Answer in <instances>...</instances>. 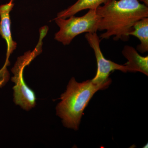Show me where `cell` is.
<instances>
[{"mask_svg":"<svg viewBox=\"0 0 148 148\" xmlns=\"http://www.w3.org/2000/svg\"><path fill=\"white\" fill-rule=\"evenodd\" d=\"M13 0L5 4L0 5V35L5 40L7 45V58L4 67L9 64L8 58L10 54L16 49V43L14 41L11 31V21L10 13L13 8Z\"/></svg>","mask_w":148,"mask_h":148,"instance_id":"8992f818","label":"cell"},{"mask_svg":"<svg viewBox=\"0 0 148 148\" xmlns=\"http://www.w3.org/2000/svg\"><path fill=\"white\" fill-rule=\"evenodd\" d=\"M127 62L124 64L127 72H139L148 75V56H143L130 46L125 45L122 51Z\"/></svg>","mask_w":148,"mask_h":148,"instance_id":"52a82bcc","label":"cell"},{"mask_svg":"<svg viewBox=\"0 0 148 148\" xmlns=\"http://www.w3.org/2000/svg\"><path fill=\"white\" fill-rule=\"evenodd\" d=\"M110 84L95 83L91 80L79 83L72 78L56 108V114L62 119L64 126L78 130L84 111L93 95L98 90L108 88Z\"/></svg>","mask_w":148,"mask_h":148,"instance_id":"7a4b0ae2","label":"cell"},{"mask_svg":"<svg viewBox=\"0 0 148 148\" xmlns=\"http://www.w3.org/2000/svg\"><path fill=\"white\" fill-rule=\"evenodd\" d=\"M139 1H140L144 3V4L148 7V0H139Z\"/></svg>","mask_w":148,"mask_h":148,"instance_id":"30bf717a","label":"cell"},{"mask_svg":"<svg viewBox=\"0 0 148 148\" xmlns=\"http://www.w3.org/2000/svg\"><path fill=\"white\" fill-rule=\"evenodd\" d=\"M111 0H77L74 4L57 14L56 18H66L85 10H96Z\"/></svg>","mask_w":148,"mask_h":148,"instance_id":"ba28073f","label":"cell"},{"mask_svg":"<svg viewBox=\"0 0 148 148\" xmlns=\"http://www.w3.org/2000/svg\"><path fill=\"white\" fill-rule=\"evenodd\" d=\"M100 18L96 10H89L83 16L69 18H56V23L59 27L55 35V39L64 45H69L74 38L83 33H97Z\"/></svg>","mask_w":148,"mask_h":148,"instance_id":"3957f363","label":"cell"},{"mask_svg":"<svg viewBox=\"0 0 148 148\" xmlns=\"http://www.w3.org/2000/svg\"><path fill=\"white\" fill-rule=\"evenodd\" d=\"M42 38H40L39 43L35 50L28 51L21 57H18L15 65L12 69L14 76L12 81L15 85L13 87L14 102L25 110L29 111L36 105V96L34 92L29 88L24 82L23 72L25 67L42 51Z\"/></svg>","mask_w":148,"mask_h":148,"instance_id":"277c9868","label":"cell"},{"mask_svg":"<svg viewBox=\"0 0 148 148\" xmlns=\"http://www.w3.org/2000/svg\"><path fill=\"white\" fill-rule=\"evenodd\" d=\"M85 37L90 47L93 49L97 61V72L95 76L91 79L92 82L101 84H111L112 80L109 76L112 72L116 70L123 73L127 72L124 65H120L105 58L100 47L101 40L97 33H86Z\"/></svg>","mask_w":148,"mask_h":148,"instance_id":"5b68a950","label":"cell"},{"mask_svg":"<svg viewBox=\"0 0 148 148\" xmlns=\"http://www.w3.org/2000/svg\"><path fill=\"white\" fill-rule=\"evenodd\" d=\"M96 11L100 18L98 31H105L99 37L101 40L114 36V40L127 41L135 23L148 17V7L138 0H111Z\"/></svg>","mask_w":148,"mask_h":148,"instance_id":"6da1fadb","label":"cell"},{"mask_svg":"<svg viewBox=\"0 0 148 148\" xmlns=\"http://www.w3.org/2000/svg\"><path fill=\"white\" fill-rule=\"evenodd\" d=\"M128 35L138 38L140 43L137 47V50L142 53L148 51V17H145L137 21L133 29Z\"/></svg>","mask_w":148,"mask_h":148,"instance_id":"9c48e42d","label":"cell"}]
</instances>
